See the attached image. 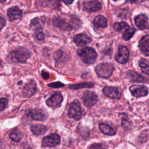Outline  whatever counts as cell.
<instances>
[{
  "mask_svg": "<svg viewBox=\"0 0 149 149\" xmlns=\"http://www.w3.org/2000/svg\"><path fill=\"white\" fill-rule=\"evenodd\" d=\"M82 100L84 104L87 107H91L97 101V95L93 91H86L83 95Z\"/></svg>",
  "mask_w": 149,
  "mask_h": 149,
  "instance_id": "52a82bcc",
  "label": "cell"
},
{
  "mask_svg": "<svg viewBox=\"0 0 149 149\" xmlns=\"http://www.w3.org/2000/svg\"><path fill=\"white\" fill-rule=\"evenodd\" d=\"M63 101V97L61 94L56 93L51 95L47 101L46 104L52 108L59 107Z\"/></svg>",
  "mask_w": 149,
  "mask_h": 149,
  "instance_id": "30bf717a",
  "label": "cell"
},
{
  "mask_svg": "<svg viewBox=\"0 0 149 149\" xmlns=\"http://www.w3.org/2000/svg\"><path fill=\"white\" fill-rule=\"evenodd\" d=\"M94 83L92 82H83L75 84H72L69 86L70 89H79L81 88H91L94 86Z\"/></svg>",
  "mask_w": 149,
  "mask_h": 149,
  "instance_id": "cb8c5ba5",
  "label": "cell"
},
{
  "mask_svg": "<svg viewBox=\"0 0 149 149\" xmlns=\"http://www.w3.org/2000/svg\"><path fill=\"white\" fill-rule=\"evenodd\" d=\"M83 6L84 10L90 12H95L101 9V4L97 0L85 2L83 3Z\"/></svg>",
  "mask_w": 149,
  "mask_h": 149,
  "instance_id": "5bb4252c",
  "label": "cell"
},
{
  "mask_svg": "<svg viewBox=\"0 0 149 149\" xmlns=\"http://www.w3.org/2000/svg\"><path fill=\"white\" fill-rule=\"evenodd\" d=\"M77 54L83 61L87 64L94 63L97 57L95 51L93 48L89 47H86L78 49Z\"/></svg>",
  "mask_w": 149,
  "mask_h": 149,
  "instance_id": "6da1fadb",
  "label": "cell"
},
{
  "mask_svg": "<svg viewBox=\"0 0 149 149\" xmlns=\"http://www.w3.org/2000/svg\"><path fill=\"white\" fill-rule=\"evenodd\" d=\"M129 56V52L127 48L125 46H120L118 53L116 55V60L119 63H125Z\"/></svg>",
  "mask_w": 149,
  "mask_h": 149,
  "instance_id": "9c48e42d",
  "label": "cell"
},
{
  "mask_svg": "<svg viewBox=\"0 0 149 149\" xmlns=\"http://www.w3.org/2000/svg\"><path fill=\"white\" fill-rule=\"evenodd\" d=\"M6 0H1V3H3V2H5Z\"/></svg>",
  "mask_w": 149,
  "mask_h": 149,
  "instance_id": "f35d334b",
  "label": "cell"
},
{
  "mask_svg": "<svg viewBox=\"0 0 149 149\" xmlns=\"http://www.w3.org/2000/svg\"><path fill=\"white\" fill-rule=\"evenodd\" d=\"M139 48L146 56H149V34L141 37L139 41Z\"/></svg>",
  "mask_w": 149,
  "mask_h": 149,
  "instance_id": "4fadbf2b",
  "label": "cell"
},
{
  "mask_svg": "<svg viewBox=\"0 0 149 149\" xmlns=\"http://www.w3.org/2000/svg\"><path fill=\"white\" fill-rule=\"evenodd\" d=\"M8 101L5 98H1L0 100V110L1 111H3L7 106Z\"/></svg>",
  "mask_w": 149,
  "mask_h": 149,
  "instance_id": "83f0119b",
  "label": "cell"
},
{
  "mask_svg": "<svg viewBox=\"0 0 149 149\" xmlns=\"http://www.w3.org/2000/svg\"><path fill=\"white\" fill-rule=\"evenodd\" d=\"M53 23L54 26L63 30H71L72 29V25L60 17H55L53 20Z\"/></svg>",
  "mask_w": 149,
  "mask_h": 149,
  "instance_id": "e0dca14e",
  "label": "cell"
},
{
  "mask_svg": "<svg viewBox=\"0 0 149 149\" xmlns=\"http://www.w3.org/2000/svg\"><path fill=\"white\" fill-rule=\"evenodd\" d=\"M113 1H117V0H113Z\"/></svg>",
  "mask_w": 149,
  "mask_h": 149,
  "instance_id": "ab89813d",
  "label": "cell"
},
{
  "mask_svg": "<svg viewBox=\"0 0 149 149\" xmlns=\"http://www.w3.org/2000/svg\"><path fill=\"white\" fill-rule=\"evenodd\" d=\"M26 113L29 117L36 120L42 121L46 119L47 118V114L45 111L38 108H34L27 110L26 111Z\"/></svg>",
  "mask_w": 149,
  "mask_h": 149,
  "instance_id": "8992f818",
  "label": "cell"
},
{
  "mask_svg": "<svg viewBox=\"0 0 149 149\" xmlns=\"http://www.w3.org/2000/svg\"><path fill=\"white\" fill-rule=\"evenodd\" d=\"M81 115L82 112L80 102L77 100L73 101L69 105L68 112V116L77 120L81 118Z\"/></svg>",
  "mask_w": 149,
  "mask_h": 149,
  "instance_id": "277c9868",
  "label": "cell"
},
{
  "mask_svg": "<svg viewBox=\"0 0 149 149\" xmlns=\"http://www.w3.org/2000/svg\"><path fill=\"white\" fill-rule=\"evenodd\" d=\"M113 70V66L110 63H101L97 65L95 68L97 74L102 78H108Z\"/></svg>",
  "mask_w": 149,
  "mask_h": 149,
  "instance_id": "3957f363",
  "label": "cell"
},
{
  "mask_svg": "<svg viewBox=\"0 0 149 149\" xmlns=\"http://www.w3.org/2000/svg\"><path fill=\"white\" fill-rule=\"evenodd\" d=\"M22 149H32L31 148H30V147H29V146H27V145H26V144H22Z\"/></svg>",
  "mask_w": 149,
  "mask_h": 149,
  "instance_id": "d590c367",
  "label": "cell"
},
{
  "mask_svg": "<svg viewBox=\"0 0 149 149\" xmlns=\"http://www.w3.org/2000/svg\"><path fill=\"white\" fill-rule=\"evenodd\" d=\"M102 91L105 96L113 99H119L121 97V93L117 87H105Z\"/></svg>",
  "mask_w": 149,
  "mask_h": 149,
  "instance_id": "8fae6325",
  "label": "cell"
},
{
  "mask_svg": "<svg viewBox=\"0 0 149 149\" xmlns=\"http://www.w3.org/2000/svg\"><path fill=\"white\" fill-rule=\"evenodd\" d=\"M129 90L132 94L137 98L147 95L148 92V89L146 86L140 85H132L130 87Z\"/></svg>",
  "mask_w": 149,
  "mask_h": 149,
  "instance_id": "ba28073f",
  "label": "cell"
},
{
  "mask_svg": "<svg viewBox=\"0 0 149 149\" xmlns=\"http://www.w3.org/2000/svg\"><path fill=\"white\" fill-rule=\"evenodd\" d=\"M99 128L102 133L107 135L112 136L114 135L116 133V130L107 123L99 124Z\"/></svg>",
  "mask_w": 149,
  "mask_h": 149,
  "instance_id": "7402d4cb",
  "label": "cell"
},
{
  "mask_svg": "<svg viewBox=\"0 0 149 149\" xmlns=\"http://www.w3.org/2000/svg\"><path fill=\"white\" fill-rule=\"evenodd\" d=\"M48 86L49 87H54V88H58V87H63L64 86V84L61 82H55V83H52L48 84Z\"/></svg>",
  "mask_w": 149,
  "mask_h": 149,
  "instance_id": "4dcf8cb0",
  "label": "cell"
},
{
  "mask_svg": "<svg viewBox=\"0 0 149 149\" xmlns=\"http://www.w3.org/2000/svg\"><path fill=\"white\" fill-rule=\"evenodd\" d=\"M30 52L26 48H19L12 51L10 54V58L13 62L24 63L30 58Z\"/></svg>",
  "mask_w": 149,
  "mask_h": 149,
  "instance_id": "7a4b0ae2",
  "label": "cell"
},
{
  "mask_svg": "<svg viewBox=\"0 0 149 149\" xmlns=\"http://www.w3.org/2000/svg\"><path fill=\"white\" fill-rule=\"evenodd\" d=\"M9 137L13 141L18 142L22 139V134L19 132H12L9 134Z\"/></svg>",
  "mask_w": 149,
  "mask_h": 149,
  "instance_id": "4316f807",
  "label": "cell"
},
{
  "mask_svg": "<svg viewBox=\"0 0 149 149\" xmlns=\"http://www.w3.org/2000/svg\"><path fill=\"white\" fill-rule=\"evenodd\" d=\"M134 32H135V29L133 27L130 28L126 32L123 33L122 35V38L126 41L129 40L133 37Z\"/></svg>",
  "mask_w": 149,
  "mask_h": 149,
  "instance_id": "484cf974",
  "label": "cell"
},
{
  "mask_svg": "<svg viewBox=\"0 0 149 149\" xmlns=\"http://www.w3.org/2000/svg\"><path fill=\"white\" fill-rule=\"evenodd\" d=\"M126 77L130 81L133 82H144L145 81V79L143 76L132 70L127 72Z\"/></svg>",
  "mask_w": 149,
  "mask_h": 149,
  "instance_id": "ffe728a7",
  "label": "cell"
},
{
  "mask_svg": "<svg viewBox=\"0 0 149 149\" xmlns=\"http://www.w3.org/2000/svg\"><path fill=\"white\" fill-rule=\"evenodd\" d=\"M134 22L140 30H144L148 27V19L144 15H139L134 18Z\"/></svg>",
  "mask_w": 149,
  "mask_h": 149,
  "instance_id": "9a60e30c",
  "label": "cell"
},
{
  "mask_svg": "<svg viewBox=\"0 0 149 149\" xmlns=\"http://www.w3.org/2000/svg\"><path fill=\"white\" fill-rule=\"evenodd\" d=\"M130 29L129 26L126 22H116L114 24V29L118 32L125 33Z\"/></svg>",
  "mask_w": 149,
  "mask_h": 149,
  "instance_id": "603a6c76",
  "label": "cell"
},
{
  "mask_svg": "<svg viewBox=\"0 0 149 149\" xmlns=\"http://www.w3.org/2000/svg\"><path fill=\"white\" fill-rule=\"evenodd\" d=\"M93 24L97 28H105L107 26V20L103 16L98 15L94 18Z\"/></svg>",
  "mask_w": 149,
  "mask_h": 149,
  "instance_id": "44dd1931",
  "label": "cell"
},
{
  "mask_svg": "<svg viewBox=\"0 0 149 149\" xmlns=\"http://www.w3.org/2000/svg\"><path fill=\"white\" fill-rule=\"evenodd\" d=\"M7 15L10 20L13 21L20 18L22 16V12L18 8L12 7L8 10Z\"/></svg>",
  "mask_w": 149,
  "mask_h": 149,
  "instance_id": "ac0fdd59",
  "label": "cell"
},
{
  "mask_svg": "<svg viewBox=\"0 0 149 149\" xmlns=\"http://www.w3.org/2000/svg\"><path fill=\"white\" fill-rule=\"evenodd\" d=\"M5 23H6L5 20L3 18L2 16H1V23H0V25H1V29H2L4 27Z\"/></svg>",
  "mask_w": 149,
  "mask_h": 149,
  "instance_id": "836d02e7",
  "label": "cell"
},
{
  "mask_svg": "<svg viewBox=\"0 0 149 149\" xmlns=\"http://www.w3.org/2000/svg\"><path fill=\"white\" fill-rule=\"evenodd\" d=\"M137 0H127V1L129 2H131V3H134Z\"/></svg>",
  "mask_w": 149,
  "mask_h": 149,
  "instance_id": "74e56055",
  "label": "cell"
},
{
  "mask_svg": "<svg viewBox=\"0 0 149 149\" xmlns=\"http://www.w3.org/2000/svg\"><path fill=\"white\" fill-rule=\"evenodd\" d=\"M30 129L34 134L39 136L44 134L47 131L48 127L41 124H37L32 125Z\"/></svg>",
  "mask_w": 149,
  "mask_h": 149,
  "instance_id": "d6986e66",
  "label": "cell"
},
{
  "mask_svg": "<svg viewBox=\"0 0 149 149\" xmlns=\"http://www.w3.org/2000/svg\"><path fill=\"white\" fill-rule=\"evenodd\" d=\"M36 38H37V39L38 40H39V41L42 40H44V34H43L42 33L40 32V33H38L37 34Z\"/></svg>",
  "mask_w": 149,
  "mask_h": 149,
  "instance_id": "d6a6232c",
  "label": "cell"
},
{
  "mask_svg": "<svg viewBox=\"0 0 149 149\" xmlns=\"http://www.w3.org/2000/svg\"><path fill=\"white\" fill-rule=\"evenodd\" d=\"M139 66L141 71L149 75V62L145 59H141L139 61Z\"/></svg>",
  "mask_w": 149,
  "mask_h": 149,
  "instance_id": "d4e9b609",
  "label": "cell"
},
{
  "mask_svg": "<svg viewBox=\"0 0 149 149\" xmlns=\"http://www.w3.org/2000/svg\"><path fill=\"white\" fill-rule=\"evenodd\" d=\"M122 125L123 127H128L129 126V122H128V120L126 119H125V118H122Z\"/></svg>",
  "mask_w": 149,
  "mask_h": 149,
  "instance_id": "1f68e13d",
  "label": "cell"
},
{
  "mask_svg": "<svg viewBox=\"0 0 149 149\" xmlns=\"http://www.w3.org/2000/svg\"><path fill=\"white\" fill-rule=\"evenodd\" d=\"M41 75L42 76V77L44 79H47L49 78V74L48 72H42L41 73Z\"/></svg>",
  "mask_w": 149,
  "mask_h": 149,
  "instance_id": "e575fe53",
  "label": "cell"
},
{
  "mask_svg": "<svg viewBox=\"0 0 149 149\" xmlns=\"http://www.w3.org/2000/svg\"><path fill=\"white\" fill-rule=\"evenodd\" d=\"M63 1V2L66 4H70L73 2V0H62Z\"/></svg>",
  "mask_w": 149,
  "mask_h": 149,
  "instance_id": "8d00e7d4",
  "label": "cell"
},
{
  "mask_svg": "<svg viewBox=\"0 0 149 149\" xmlns=\"http://www.w3.org/2000/svg\"><path fill=\"white\" fill-rule=\"evenodd\" d=\"M71 22L72 23V26L74 25V27L77 26L79 27L80 20L79 18H77L76 16H72L71 17Z\"/></svg>",
  "mask_w": 149,
  "mask_h": 149,
  "instance_id": "f546056e",
  "label": "cell"
},
{
  "mask_svg": "<svg viewBox=\"0 0 149 149\" xmlns=\"http://www.w3.org/2000/svg\"><path fill=\"white\" fill-rule=\"evenodd\" d=\"M36 91V84L34 81H31L24 86L23 89V94L24 97H30L34 95Z\"/></svg>",
  "mask_w": 149,
  "mask_h": 149,
  "instance_id": "2e32d148",
  "label": "cell"
},
{
  "mask_svg": "<svg viewBox=\"0 0 149 149\" xmlns=\"http://www.w3.org/2000/svg\"><path fill=\"white\" fill-rule=\"evenodd\" d=\"M60 137L56 133H52L44 137L42 140V147H52L58 145L60 143Z\"/></svg>",
  "mask_w": 149,
  "mask_h": 149,
  "instance_id": "5b68a950",
  "label": "cell"
},
{
  "mask_svg": "<svg viewBox=\"0 0 149 149\" xmlns=\"http://www.w3.org/2000/svg\"><path fill=\"white\" fill-rule=\"evenodd\" d=\"M89 149H107V147L103 144H93L90 146Z\"/></svg>",
  "mask_w": 149,
  "mask_h": 149,
  "instance_id": "f1b7e54d",
  "label": "cell"
},
{
  "mask_svg": "<svg viewBox=\"0 0 149 149\" xmlns=\"http://www.w3.org/2000/svg\"><path fill=\"white\" fill-rule=\"evenodd\" d=\"M73 41L79 47L84 46L91 41V38L84 34H78L73 38Z\"/></svg>",
  "mask_w": 149,
  "mask_h": 149,
  "instance_id": "7c38bea8",
  "label": "cell"
}]
</instances>
